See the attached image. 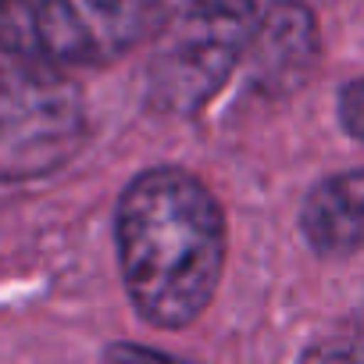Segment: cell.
I'll return each instance as SVG.
<instances>
[{
	"instance_id": "cell-8",
	"label": "cell",
	"mask_w": 364,
	"mask_h": 364,
	"mask_svg": "<svg viewBox=\"0 0 364 364\" xmlns=\"http://www.w3.org/2000/svg\"><path fill=\"white\" fill-rule=\"evenodd\" d=\"M304 357H325V360H360L364 357V336H357V343H339V339H332V343H325V346H314V350H307Z\"/></svg>"
},
{
	"instance_id": "cell-4",
	"label": "cell",
	"mask_w": 364,
	"mask_h": 364,
	"mask_svg": "<svg viewBox=\"0 0 364 364\" xmlns=\"http://www.w3.org/2000/svg\"><path fill=\"white\" fill-rule=\"evenodd\" d=\"M82 93L58 65L11 54L0 65V178L61 168L82 143Z\"/></svg>"
},
{
	"instance_id": "cell-6",
	"label": "cell",
	"mask_w": 364,
	"mask_h": 364,
	"mask_svg": "<svg viewBox=\"0 0 364 364\" xmlns=\"http://www.w3.org/2000/svg\"><path fill=\"white\" fill-rule=\"evenodd\" d=\"M300 229L318 254L364 250V168L321 178L304 197Z\"/></svg>"
},
{
	"instance_id": "cell-2",
	"label": "cell",
	"mask_w": 364,
	"mask_h": 364,
	"mask_svg": "<svg viewBox=\"0 0 364 364\" xmlns=\"http://www.w3.org/2000/svg\"><path fill=\"white\" fill-rule=\"evenodd\" d=\"M250 0H186L154 29L146 58V100L161 114H197L240 68L250 33Z\"/></svg>"
},
{
	"instance_id": "cell-3",
	"label": "cell",
	"mask_w": 364,
	"mask_h": 364,
	"mask_svg": "<svg viewBox=\"0 0 364 364\" xmlns=\"http://www.w3.org/2000/svg\"><path fill=\"white\" fill-rule=\"evenodd\" d=\"M161 0H0V50L47 65H107L150 40Z\"/></svg>"
},
{
	"instance_id": "cell-7",
	"label": "cell",
	"mask_w": 364,
	"mask_h": 364,
	"mask_svg": "<svg viewBox=\"0 0 364 364\" xmlns=\"http://www.w3.org/2000/svg\"><path fill=\"white\" fill-rule=\"evenodd\" d=\"M339 122L343 129L364 143V75L346 82L343 93H339Z\"/></svg>"
},
{
	"instance_id": "cell-1",
	"label": "cell",
	"mask_w": 364,
	"mask_h": 364,
	"mask_svg": "<svg viewBox=\"0 0 364 364\" xmlns=\"http://www.w3.org/2000/svg\"><path fill=\"white\" fill-rule=\"evenodd\" d=\"M125 293L154 328H182L204 314L225 268L222 208L182 168L136 175L114 211Z\"/></svg>"
},
{
	"instance_id": "cell-5",
	"label": "cell",
	"mask_w": 364,
	"mask_h": 364,
	"mask_svg": "<svg viewBox=\"0 0 364 364\" xmlns=\"http://www.w3.org/2000/svg\"><path fill=\"white\" fill-rule=\"evenodd\" d=\"M318 58H321L318 22L296 0L272 4L254 22V33L243 54L250 86L268 100L296 93L314 75Z\"/></svg>"
}]
</instances>
